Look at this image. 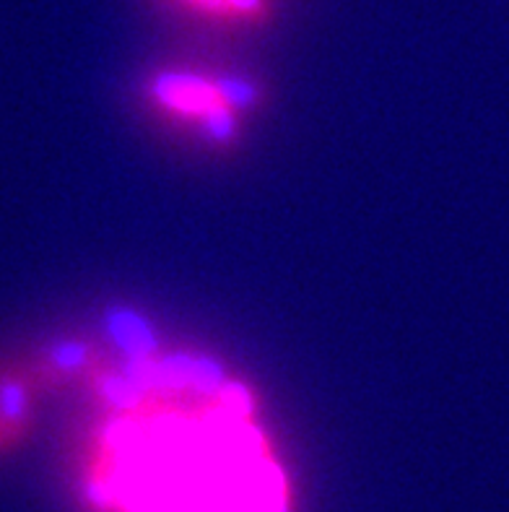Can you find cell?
<instances>
[{"label": "cell", "mask_w": 509, "mask_h": 512, "mask_svg": "<svg viewBox=\"0 0 509 512\" xmlns=\"http://www.w3.org/2000/svg\"><path fill=\"white\" fill-rule=\"evenodd\" d=\"M110 435V466L86 484L99 510L286 512L281 471L250 429L232 435Z\"/></svg>", "instance_id": "cell-1"}, {"label": "cell", "mask_w": 509, "mask_h": 512, "mask_svg": "<svg viewBox=\"0 0 509 512\" xmlns=\"http://www.w3.org/2000/svg\"><path fill=\"white\" fill-rule=\"evenodd\" d=\"M104 325H107V333L128 362H146L156 351L154 331L138 312L117 307V310L107 312Z\"/></svg>", "instance_id": "cell-2"}, {"label": "cell", "mask_w": 509, "mask_h": 512, "mask_svg": "<svg viewBox=\"0 0 509 512\" xmlns=\"http://www.w3.org/2000/svg\"><path fill=\"white\" fill-rule=\"evenodd\" d=\"M159 102L172 104L177 110L198 112L203 115L206 110L221 104L219 94H216V86L206 84L203 78L193 76H162L154 86Z\"/></svg>", "instance_id": "cell-3"}, {"label": "cell", "mask_w": 509, "mask_h": 512, "mask_svg": "<svg viewBox=\"0 0 509 512\" xmlns=\"http://www.w3.org/2000/svg\"><path fill=\"white\" fill-rule=\"evenodd\" d=\"M99 393H102L104 401L110 403L112 409L133 411L138 403L146 398L149 390L143 388L141 383H136V380H130V377L123 372V375L104 377L102 383H99Z\"/></svg>", "instance_id": "cell-4"}, {"label": "cell", "mask_w": 509, "mask_h": 512, "mask_svg": "<svg viewBox=\"0 0 509 512\" xmlns=\"http://www.w3.org/2000/svg\"><path fill=\"white\" fill-rule=\"evenodd\" d=\"M29 414V396L26 388L16 380H0V419L13 427H21Z\"/></svg>", "instance_id": "cell-5"}, {"label": "cell", "mask_w": 509, "mask_h": 512, "mask_svg": "<svg viewBox=\"0 0 509 512\" xmlns=\"http://www.w3.org/2000/svg\"><path fill=\"white\" fill-rule=\"evenodd\" d=\"M216 94H219L221 104H232L237 110H247L252 104H258L260 89L255 84H250L247 78H216Z\"/></svg>", "instance_id": "cell-6"}, {"label": "cell", "mask_w": 509, "mask_h": 512, "mask_svg": "<svg viewBox=\"0 0 509 512\" xmlns=\"http://www.w3.org/2000/svg\"><path fill=\"white\" fill-rule=\"evenodd\" d=\"M193 388L198 390V393H203V396H221V390L226 388L224 367L211 357L195 359Z\"/></svg>", "instance_id": "cell-7"}, {"label": "cell", "mask_w": 509, "mask_h": 512, "mask_svg": "<svg viewBox=\"0 0 509 512\" xmlns=\"http://www.w3.org/2000/svg\"><path fill=\"white\" fill-rule=\"evenodd\" d=\"M50 362L60 372H76L84 370L89 362V346L81 341H60L50 349Z\"/></svg>", "instance_id": "cell-8"}, {"label": "cell", "mask_w": 509, "mask_h": 512, "mask_svg": "<svg viewBox=\"0 0 509 512\" xmlns=\"http://www.w3.org/2000/svg\"><path fill=\"white\" fill-rule=\"evenodd\" d=\"M200 123H203V130H206L211 141L226 143L232 141L234 133H237L234 117L229 115V110H226L224 104H216V107L203 112V115H200Z\"/></svg>", "instance_id": "cell-9"}]
</instances>
